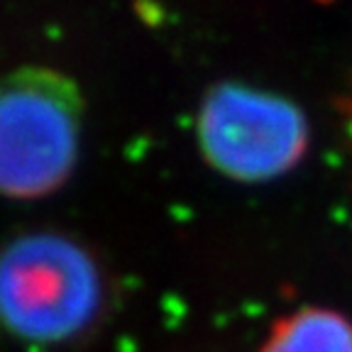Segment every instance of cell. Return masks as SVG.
Returning a JSON list of instances; mask_svg holds the SVG:
<instances>
[{
  "instance_id": "obj_1",
  "label": "cell",
  "mask_w": 352,
  "mask_h": 352,
  "mask_svg": "<svg viewBox=\"0 0 352 352\" xmlns=\"http://www.w3.org/2000/svg\"><path fill=\"white\" fill-rule=\"evenodd\" d=\"M105 279L94 254L61 232H28L0 250V323L32 342H66L103 314Z\"/></svg>"
},
{
  "instance_id": "obj_2",
  "label": "cell",
  "mask_w": 352,
  "mask_h": 352,
  "mask_svg": "<svg viewBox=\"0 0 352 352\" xmlns=\"http://www.w3.org/2000/svg\"><path fill=\"white\" fill-rule=\"evenodd\" d=\"M83 98L47 66H22L0 78V193L42 198L64 186L78 160Z\"/></svg>"
},
{
  "instance_id": "obj_3",
  "label": "cell",
  "mask_w": 352,
  "mask_h": 352,
  "mask_svg": "<svg viewBox=\"0 0 352 352\" xmlns=\"http://www.w3.org/2000/svg\"><path fill=\"white\" fill-rule=\"evenodd\" d=\"M311 130L292 100L267 91L220 83L198 110L206 162L235 182H270L306 157Z\"/></svg>"
},
{
  "instance_id": "obj_4",
  "label": "cell",
  "mask_w": 352,
  "mask_h": 352,
  "mask_svg": "<svg viewBox=\"0 0 352 352\" xmlns=\"http://www.w3.org/2000/svg\"><path fill=\"white\" fill-rule=\"evenodd\" d=\"M259 352H352V320L330 308H301L272 328Z\"/></svg>"
}]
</instances>
